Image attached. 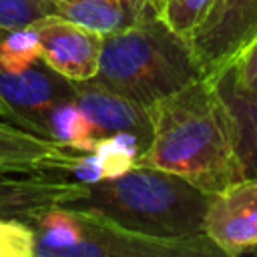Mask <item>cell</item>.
I'll use <instances>...</instances> for the list:
<instances>
[{"label":"cell","mask_w":257,"mask_h":257,"mask_svg":"<svg viewBox=\"0 0 257 257\" xmlns=\"http://www.w3.org/2000/svg\"><path fill=\"white\" fill-rule=\"evenodd\" d=\"M54 2H56V0H54Z\"/></svg>","instance_id":"44dd1931"},{"label":"cell","mask_w":257,"mask_h":257,"mask_svg":"<svg viewBox=\"0 0 257 257\" xmlns=\"http://www.w3.org/2000/svg\"><path fill=\"white\" fill-rule=\"evenodd\" d=\"M215 0H163L157 16L183 40L189 42Z\"/></svg>","instance_id":"9a60e30c"},{"label":"cell","mask_w":257,"mask_h":257,"mask_svg":"<svg viewBox=\"0 0 257 257\" xmlns=\"http://www.w3.org/2000/svg\"><path fill=\"white\" fill-rule=\"evenodd\" d=\"M42 58L40 38L34 24L8 30L0 36V66L10 72H18Z\"/></svg>","instance_id":"5bb4252c"},{"label":"cell","mask_w":257,"mask_h":257,"mask_svg":"<svg viewBox=\"0 0 257 257\" xmlns=\"http://www.w3.org/2000/svg\"><path fill=\"white\" fill-rule=\"evenodd\" d=\"M56 14L54 0H0V36Z\"/></svg>","instance_id":"2e32d148"},{"label":"cell","mask_w":257,"mask_h":257,"mask_svg":"<svg viewBox=\"0 0 257 257\" xmlns=\"http://www.w3.org/2000/svg\"><path fill=\"white\" fill-rule=\"evenodd\" d=\"M68 207V205H66ZM80 235L68 257H213L223 255L207 235L161 239L124 229L100 215L72 207Z\"/></svg>","instance_id":"277c9868"},{"label":"cell","mask_w":257,"mask_h":257,"mask_svg":"<svg viewBox=\"0 0 257 257\" xmlns=\"http://www.w3.org/2000/svg\"><path fill=\"white\" fill-rule=\"evenodd\" d=\"M74 100V82L50 68L42 58L24 70L0 66V118L50 139V114Z\"/></svg>","instance_id":"5b68a950"},{"label":"cell","mask_w":257,"mask_h":257,"mask_svg":"<svg viewBox=\"0 0 257 257\" xmlns=\"http://www.w3.org/2000/svg\"><path fill=\"white\" fill-rule=\"evenodd\" d=\"M257 36V0H215L189 38L203 76L225 72Z\"/></svg>","instance_id":"8992f818"},{"label":"cell","mask_w":257,"mask_h":257,"mask_svg":"<svg viewBox=\"0 0 257 257\" xmlns=\"http://www.w3.org/2000/svg\"><path fill=\"white\" fill-rule=\"evenodd\" d=\"M88 153L74 151L52 139L0 120V175L72 173L76 175Z\"/></svg>","instance_id":"30bf717a"},{"label":"cell","mask_w":257,"mask_h":257,"mask_svg":"<svg viewBox=\"0 0 257 257\" xmlns=\"http://www.w3.org/2000/svg\"><path fill=\"white\" fill-rule=\"evenodd\" d=\"M233 86L245 94H257V36L227 68Z\"/></svg>","instance_id":"ac0fdd59"},{"label":"cell","mask_w":257,"mask_h":257,"mask_svg":"<svg viewBox=\"0 0 257 257\" xmlns=\"http://www.w3.org/2000/svg\"><path fill=\"white\" fill-rule=\"evenodd\" d=\"M74 102L86 116L94 143L92 153L106 141H126L137 149L139 157L149 149L153 139L149 106L120 96L94 80L74 82Z\"/></svg>","instance_id":"52a82bcc"},{"label":"cell","mask_w":257,"mask_h":257,"mask_svg":"<svg viewBox=\"0 0 257 257\" xmlns=\"http://www.w3.org/2000/svg\"><path fill=\"white\" fill-rule=\"evenodd\" d=\"M34 28L40 38L42 60L72 82L92 80L98 72L102 34L58 14H50Z\"/></svg>","instance_id":"9c48e42d"},{"label":"cell","mask_w":257,"mask_h":257,"mask_svg":"<svg viewBox=\"0 0 257 257\" xmlns=\"http://www.w3.org/2000/svg\"><path fill=\"white\" fill-rule=\"evenodd\" d=\"M153 139L137 165L175 173L205 193L243 179L231 108L217 78L203 76L149 106Z\"/></svg>","instance_id":"6da1fadb"},{"label":"cell","mask_w":257,"mask_h":257,"mask_svg":"<svg viewBox=\"0 0 257 257\" xmlns=\"http://www.w3.org/2000/svg\"><path fill=\"white\" fill-rule=\"evenodd\" d=\"M0 257H34V229L18 217H0Z\"/></svg>","instance_id":"e0dca14e"},{"label":"cell","mask_w":257,"mask_h":257,"mask_svg":"<svg viewBox=\"0 0 257 257\" xmlns=\"http://www.w3.org/2000/svg\"><path fill=\"white\" fill-rule=\"evenodd\" d=\"M0 120H2V118H0Z\"/></svg>","instance_id":"7402d4cb"},{"label":"cell","mask_w":257,"mask_h":257,"mask_svg":"<svg viewBox=\"0 0 257 257\" xmlns=\"http://www.w3.org/2000/svg\"><path fill=\"white\" fill-rule=\"evenodd\" d=\"M211 195L175 173L133 165L114 177L86 181L84 197L68 207L90 211L143 235L187 239L205 235Z\"/></svg>","instance_id":"7a4b0ae2"},{"label":"cell","mask_w":257,"mask_h":257,"mask_svg":"<svg viewBox=\"0 0 257 257\" xmlns=\"http://www.w3.org/2000/svg\"><path fill=\"white\" fill-rule=\"evenodd\" d=\"M217 84L231 108L235 124V147L243 177H257V94L239 92L229 72H221Z\"/></svg>","instance_id":"7c38bea8"},{"label":"cell","mask_w":257,"mask_h":257,"mask_svg":"<svg viewBox=\"0 0 257 257\" xmlns=\"http://www.w3.org/2000/svg\"><path fill=\"white\" fill-rule=\"evenodd\" d=\"M60 175L62 173L0 175V217H18L34 223L44 211L82 199L86 181Z\"/></svg>","instance_id":"8fae6325"},{"label":"cell","mask_w":257,"mask_h":257,"mask_svg":"<svg viewBox=\"0 0 257 257\" xmlns=\"http://www.w3.org/2000/svg\"><path fill=\"white\" fill-rule=\"evenodd\" d=\"M203 231L223 255L251 253L257 247V177H243L213 193Z\"/></svg>","instance_id":"ba28073f"},{"label":"cell","mask_w":257,"mask_h":257,"mask_svg":"<svg viewBox=\"0 0 257 257\" xmlns=\"http://www.w3.org/2000/svg\"><path fill=\"white\" fill-rule=\"evenodd\" d=\"M131 12L139 18V16H145V14H157V10L161 8L163 0H122Z\"/></svg>","instance_id":"d6986e66"},{"label":"cell","mask_w":257,"mask_h":257,"mask_svg":"<svg viewBox=\"0 0 257 257\" xmlns=\"http://www.w3.org/2000/svg\"><path fill=\"white\" fill-rule=\"evenodd\" d=\"M203 78L187 40L157 14L139 16L128 26L102 36L94 82L151 106Z\"/></svg>","instance_id":"3957f363"},{"label":"cell","mask_w":257,"mask_h":257,"mask_svg":"<svg viewBox=\"0 0 257 257\" xmlns=\"http://www.w3.org/2000/svg\"><path fill=\"white\" fill-rule=\"evenodd\" d=\"M251 253H253V255H257V247H255V249H253V251H251Z\"/></svg>","instance_id":"ffe728a7"},{"label":"cell","mask_w":257,"mask_h":257,"mask_svg":"<svg viewBox=\"0 0 257 257\" xmlns=\"http://www.w3.org/2000/svg\"><path fill=\"white\" fill-rule=\"evenodd\" d=\"M54 6L58 16L82 24L102 36L137 20L122 0H56Z\"/></svg>","instance_id":"4fadbf2b"}]
</instances>
